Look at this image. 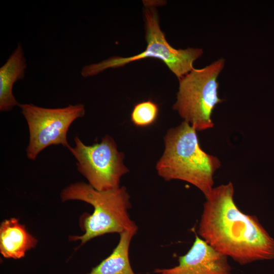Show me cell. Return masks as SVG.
<instances>
[{
	"instance_id": "cell-1",
	"label": "cell",
	"mask_w": 274,
	"mask_h": 274,
	"mask_svg": "<svg viewBox=\"0 0 274 274\" xmlns=\"http://www.w3.org/2000/svg\"><path fill=\"white\" fill-rule=\"evenodd\" d=\"M233 195L231 182L213 188L203 204L198 236L241 265L274 259V239L256 216L238 208Z\"/></svg>"
},
{
	"instance_id": "cell-2",
	"label": "cell",
	"mask_w": 274,
	"mask_h": 274,
	"mask_svg": "<svg viewBox=\"0 0 274 274\" xmlns=\"http://www.w3.org/2000/svg\"><path fill=\"white\" fill-rule=\"evenodd\" d=\"M164 139V151L156 164L158 175L166 181L188 182L207 197L221 166L219 159L201 148L196 130L187 121L168 129Z\"/></svg>"
},
{
	"instance_id": "cell-3",
	"label": "cell",
	"mask_w": 274,
	"mask_h": 274,
	"mask_svg": "<svg viewBox=\"0 0 274 274\" xmlns=\"http://www.w3.org/2000/svg\"><path fill=\"white\" fill-rule=\"evenodd\" d=\"M60 198L63 202L81 200L93 207V213L83 221L84 233L81 235L71 236V241L80 240L83 245L107 233L120 234L126 230L138 229L128 213L131 208L130 197L124 186L98 191L89 184L77 182L63 189Z\"/></svg>"
},
{
	"instance_id": "cell-4",
	"label": "cell",
	"mask_w": 274,
	"mask_h": 274,
	"mask_svg": "<svg viewBox=\"0 0 274 274\" xmlns=\"http://www.w3.org/2000/svg\"><path fill=\"white\" fill-rule=\"evenodd\" d=\"M220 58L202 68H193L179 80L177 101L173 109L196 131L211 128L213 110L223 101L218 96L217 78L224 68Z\"/></svg>"
},
{
	"instance_id": "cell-5",
	"label": "cell",
	"mask_w": 274,
	"mask_h": 274,
	"mask_svg": "<svg viewBox=\"0 0 274 274\" xmlns=\"http://www.w3.org/2000/svg\"><path fill=\"white\" fill-rule=\"evenodd\" d=\"M146 39L147 45L141 53L128 57L114 56L100 62L83 67L81 74L87 78L96 75L109 68L121 67L127 63L147 57L161 60L178 77L181 79L193 68L194 61L203 54L201 48L176 49L167 42L161 31L157 11L153 6H147L145 11Z\"/></svg>"
},
{
	"instance_id": "cell-6",
	"label": "cell",
	"mask_w": 274,
	"mask_h": 274,
	"mask_svg": "<svg viewBox=\"0 0 274 274\" xmlns=\"http://www.w3.org/2000/svg\"><path fill=\"white\" fill-rule=\"evenodd\" d=\"M19 107L28 124L29 140L26 156L34 160L38 154L51 145H61L69 149L67 140L70 126L85 113L82 104L69 105L61 108L50 109L32 104H21Z\"/></svg>"
},
{
	"instance_id": "cell-7",
	"label": "cell",
	"mask_w": 274,
	"mask_h": 274,
	"mask_svg": "<svg viewBox=\"0 0 274 274\" xmlns=\"http://www.w3.org/2000/svg\"><path fill=\"white\" fill-rule=\"evenodd\" d=\"M75 146L68 149L77 160L78 170L89 184L98 191L120 187V179L129 172L123 160L124 154L118 151L117 145L109 135L99 143L84 144L79 137L74 138Z\"/></svg>"
},
{
	"instance_id": "cell-8",
	"label": "cell",
	"mask_w": 274,
	"mask_h": 274,
	"mask_svg": "<svg viewBox=\"0 0 274 274\" xmlns=\"http://www.w3.org/2000/svg\"><path fill=\"white\" fill-rule=\"evenodd\" d=\"M227 257L217 252L198 235L188 252L179 257L177 265L156 268V274H231Z\"/></svg>"
},
{
	"instance_id": "cell-9",
	"label": "cell",
	"mask_w": 274,
	"mask_h": 274,
	"mask_svg": "<svg viewBox=\"0 0 274 274\" xmlns=\"http://www.w3.org/2000/svg\"><path fill=\"white\" fill-rule=\"evenodd\" d=\"M37 239L30 234L19 220L11 218L3 221L0 226V252L6 258H23L26 252L35 248Z\"/></svg>"
},
{
	"instance_id": "cell-10",
	"label": "cell",
	"mask_w": 274,
	"mask_h": 274,
	"mask_svg": "<svg viewBox=\"0 0 274 274\" xmlns=\"http://www.w3.org/2000/svg\"><path fill=\"white\" fill-rule=\"evenodd\" d=\"M21 43L0 68V111L7 112L20 106L13 94V87L24 78L26 62Z\"/></svg>"
},
{
	"instance_id": "cell-11",
	"label": "cell",
	"mask_w": 274,
	"mask_h": 274,
	"mask_svg": "<svg viewBox=\"0 0 274 274\" xmlns=\"http://www.w3.org/2000/svg\"><path fill=\"white\" fill-rule=\"evenodd\" d=\"M138 230H128L120 234L118 244L111 254L87 274H140L132 269L129 260V248Z\"/></svg>"
},
{
	"instance_id": "cell-12",
	"label": "cell",
	"mask_w": 274,
	"mask_h": 274,
	"mask_svg": "<svg viewBox=\"0 0 274 274\" xmlns=\"http://www.w3.org/2000/svg\"><path fill=\"white\" fill-rule=\"evenodd\" d=\"M158 113L157 104L151 100L144 101L135 105L131 114V120L137 126H148L155 122Z\"/></svg>"
}]
</instances>
